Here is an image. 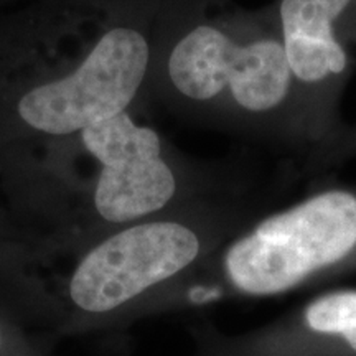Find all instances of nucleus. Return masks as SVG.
<instances>
[{
  "label": "nucleus",
  "instance_id": "f257e3e1",
  "mask_svg": "<svg viewBox=\"0 0 356 356\" xmlns=\"http://www.w3.org/2000/svg\"><path fill=\"white\" fill-rule=\"evenodd\" d=\"M149 99L184 121L314 162V144L273 7L163 0Z\"/></svg>",
  "mask_w": 356,
  "mask_h": 356
},
{
  "label": "nucleus",
  "instance_id": "f03ea898",
  "mask_svg": "<svg viewBox=\"0 0 356 356\" xmlns=\"http://www.w3.org/2000/svg\"><path fill=\"white\" fill-rule=\"evenodd\" d=\"M163 0H91L79 53L48 66L0 55V191L33 190L84 129L150 104Z\"/></svg>",
  "mask_w": 356,
  "mask_h": 356
},
{
  "label": "nucleus",
  "instance_id": "7ed1b4c3",
  "mask_svg": "<svg viewBox=\"0 0 356 356\" xmlns=\"http://www.w3.org/2000/svg\"><path fill=\"white\" fill-rule=\"evenodd\" d=\"M277 193L234 190L102 234L48 273L55 337L126 330L222 244L273 210Z\"/></svg>",
  "mask_w": 356,
  "mask_h": 356
},
{
  "label": "nucleus",
  "instance_id": "20e7f679",
  "mask_svg": "<svg viewBox=\"0 0 356 356\" xmlns=\"http://www.w3.org/2000/svg\"><path fill=\"white\" fill-rule=\"evenodd\" d=\"M134 109L84 129L56 160L92 159L95 175L48 226L40 248L50 267L102 234L177 210L197 200L248 188L221 168L190 162Z\"/></svg>",
  "mask_w": 356,
  "mask_h": 356
},
{
  "label": "nucleus",
  "instance_id": "39448f33",
  "mask_svg": "<svg viewBox=\"0 0 356 356\" xmlns=\"http://www.w3.org/2000/svg\"><path fill=\"white\" fill-rule=\"evenodd\" d=\"M351 270H356V186H325L239 231L163 296L152 315L282 296Z\"/></svg>",
  "mask_w": 356,
  "mask_h": 356
},
{
  "label": "nucleus",
  "instance_id": "423d86ee",
  "mask_svg": "<svg viewBox=\"0 0 356 356\" xmlns=\"http://www.w3.org/2000/svg\"><path fill=\"white\" fill-rule=\"evenodd\" d=\"M270 7L314 144L312 168H322L346 127L340 106L356 71V0H274Z\"/></svg>",
  "mask_w": 356,
  "mask_h": 356
},
{
  "label": "nucleus",
  "instance_id": "0eeeda50",
  "mask_svg": "<svg viewBox=\"0 0 356 356\" xmlns=\"http://www.w3.org/2000/svg\"><path fill=\"white\" fill-rule=\"evenodd\" d=\"M193 356H356V289L318 293L273 322L236 333L191 325Z\"/></svg>",
  "mask_w": 356,
  "mask_h": 356
},
{
  "label": "nucleus",
  "instance_id": "6e6552de",
  "mask_svg": "<svg viewBox=\"0 0 356 356\" xmlns=\"http://www.w3.org/2000/svg\"><path fill=\"white\" fill-rule=\"evenodd\" d=\"M48 270L42 251L0 193V305L55 338Z\"/></svg>",
  "mask_w": 356,
  "mask_h": 356
},
{
  "label": "nucleus",
  "instance_id": "1a4fd4ad",
  "mask_svg": "<svg viewBox=\"0 0 356 356\" xmlns=\"http://www.w3.org/2000/svg\"><path fill=\"white\" fill-rule=\"evenodd\" d=\"M56 341L0 305V356H55Z\"/></svg>",
  "mask_w": 356,
  "mask_h": 356
},
{
  "label": "nucleus",
  "instance_id": "9d476101",
  "mask_svg": "<svg viewBox=\"0 0 356 356\" xmlns=\"http://www.w3.org/2000/svg\"><path fill=\"white\" fill-rule=\"evenodd\" d=\"M356 157V124H346L343 134L325 160V167L340 165L345 160Z\"/></svg>",
  "mask_w": 356,
  "mask_h": 356
},
{
  "label": "nucleus",
  "instance_id": "9b49d317",
  "mask_svg": "<svg viewBox=\"0 0 356 356\" xmlns=\"http://www.w3.org/2000/svg\"><path fill=\"white\" fill-rule=\"evenodd\" d=\"M35 2V0H0V13L10 10V8L25 6V3Z\"/></svg>",
  "mask_w": 356,
  "mask_h": 356
}]
</instances>
